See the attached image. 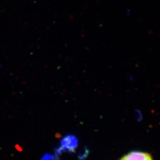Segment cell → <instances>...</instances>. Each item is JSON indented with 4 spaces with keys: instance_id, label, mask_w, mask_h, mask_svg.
Returning a JSON list of instances; mask_svg holds the SVG:
<instances>
[{
    "instance_id": "cell-2",
    "label": "cell",
    "mask_w": 160,
    "mask_h": 160,
    "mask_svg": "<svg viewBox=\"0 0 160 160\" xmlns=\"http://www.w3.org/2000/svg\"><path fill=\"white\" fill-rule=\"evenodd\" d=\"M121 160H152L150 155L142 152L134 151L123 157Z\"/></svg>"
},
{
    "instance_id": "cell-3",
    "label": "cell",
    "mask_w": 160,
    "mask_h": 160,
    "mask_svg": "<svg viewBox=\"0 0 160 160\" xmlns=\"http://www.w3.org/2000/svg\"><path fill=\"white\" fill-rule=\"evenodd\" d=\"M59 157L55 153H46L43 155L39 160H58L59 159Z\"/></svg>"
},
{
    "instance_id": "cell-1",
    "label": "cell",
    "mask_w": 160,
    "mask_h": 160,
    "mask_svg": "<svg viewBox=\"0 0 160 160\" xmlns=\"http://www.w3.org/2000/svg\"><path fill=\"white\" fill-rule=\"evenodd\" d=\"M78 144V141L76 137L72 135H66L62 138L54 152L59 157L64 152H73L76 150Z\"/></svg>"
}]
</instances>
